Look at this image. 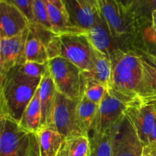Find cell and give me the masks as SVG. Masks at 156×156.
Segmentation results:
<instances>
[{
	"mask_svg": "<svg viewBox=\"0 0 156 156\" xmlns=\"http://www.w3.org/2000/svg\"><path fill=\"white\" fill-rule=\"evenodd\" d=\"M112 66L109 89L130 102L140 105L138 93L143 79V62L140 53L132 48H116L110 56Z\"/></svg>",
	"mask_w": 156,
	"mask_h": 156,
	"instance_id": "cell-1",
	"label": "cell"
},
{
	"mask_svg": "<svg viewBox=\"0 0 156 156\" xmlns=\"http://www.w3.org/2000/svg\"><path fill=\"white\" fill-rule=\"evenodd\" d=\"M41 79L25 76L19 66L0 79V117L19 123L24 110L33 98Z\"/></svg>",
	"mask_w": 156,
	"mask_h": 156,
	"instance_id": "cell-2",
	"label": "cell"
},
{
	"mask_svg": "<svg viewBox=\"0 0 156 156\" xmlns=\"http://www.w3.org/2000/svg\"><path fill=\"white\" fill-rule=\"evenodd\" d=\"M95 2L113 39L120 42V48H131L139 29L129 9L117 0H95Z\"/></svg>",
	"mask_w": 156,
	"mask_h": 156,
	"instance_id": "cell-3",
	"label": "cell"
},
{
	"mask_svg": "<svg viewBox=\"0 0 156 156\" xmlns=\"http://www.w3.org/2000/svg\"><path fill=\"white\" fill-rule=\"evenodd\" d=\"M49 59L62 57L86 71L91 58V46L83 34H53L47 45Z\"/></svg>",
	"mask_w": 156,
	"mask_h": 156,
	"instance_id": "cell-4",
	"label": "cell"
},
{
	"mask_svg": "<svg viewBox=\"0 0 156 156\" xmlns=\"http://www.w3.org/2000/svg\"><path fill=\"white\" fill-rule=\"evenodd\" d=\"M0 156H30L36 133L21 127L9 117H0Z\"/></svg>",
	"mask_w": 156,
	"mask_h": 156,
	"instance_id": "cell-5",
	"label": "cell"
},
{
	"mask_svg": "<svg viewBox=\"0 0 156 156\" xmlns=\"http://www.w3.org/2000/svg\"><path fill=\"white\" fill-rule=\"evenodd\" d=\"M48 66L56 91L70 98L79 99L82 76L80 69L62 57L50 59Z\"/></svg>",
	"mask_w": 156,
	"mask_h": 156,
	"instance_id": "cell-6",
	"label": "cell"
},
{
	"mask_svg": "<svg viewBox=\"0 0 156 156\" xmlns=\"http://www.w3.org/2000/svg\"><path fill=\"white\" fill-rule=\"evenodd\" d=\"M133 106V105L126 99L108 90L103 100L98 105L91 132L103 134L110 131L125 115L128 108Z\"/></svg>",
	"mask_w": 156,
	"mask_h": 156,
	"instance_id": "cell-7",
	"label": "cell"
},
{
	"mask_svg": "<svg viewBox=\"0 0 156 156\" xmlns=\"http://www.w3.org/2000/svg\"><path fill=\"white\" fill-rule=\"evenodd\" d=\"M113 156H143L145 145L125 114L110 130Z\"/></svg>",
	"mask_w": 156,
	"mask_h": 156,
	"instance_id": "cell-8",
	"label": "cell"
},
{
	"mask_svg": "<svg viewBox=\"0 0 156 156\" xmlns=\"http://www.w3.org/2000/svg\"><path fill=\"white\" fill-rule=\"evenodd\" d=\"M79 99L70 98L56 92L52 114L51 126L65 138L81 135L76 125V111Z\"/></svg>",
	"mask_w": 156,
	"mask_h": 156,
	"instance_id": "cell-9",
	"label": "cell"
},
{
	"mask_svg": "<svg viewBox=\"0 0 156 156\" xmlns=\"http://www.w3.org/2000/svg\"><path fill=\"white\" fill-rule=\"evenodd\" d=\"M29 30L10 38H0V79L25 62L24 49Z\"/></svg>",
	"mask_w": 156,
	"mask_h": 156,
	"instance_id": "cell-10",
	"label": "cell"
},
{
	"mask_svg": "<svg viewBox=\"0 0 156 156\" xmlns=\"http://www.w3.org/2000/svg\"><path fill=\"white\" fill-rule=\"evenodd\" d=\"M27 17L16 6L0 0V38L21 34L30 27Z\"/></svg>",
	"mask_w": 156,
	"mask_h": 156,
	"instance_id": "cell-11",
	"label": "cell"
},
{
	"mask_svg": "<svg viewBox=\"0 0 156 156\" xmlns=\"http://www.w3.org/2000/svg\"><path fill=\"white\" fill-rule=\"evenodd\" d=\"M53 34L41 26L35 24H30L24 49L25 62L39 63L49 62L50 59L47 45Z\"/></svg>",
	"mask_w": 156,
	"mask_h": 156,
	"instance_id": "cell-12",
	"label": "cell"
},
{
	"mask_svg": "<svg viewBox=\"0 0 156 156\" xmlns=\"http://www.w3.org/2000/svg\"><path fill=\"white\" fill-rule=\"evenodd\" d=\"M125 114L145 146L149 144V136L156 115L155 105H139L128 108Z\"/></svg>",
	"mask_w": 156,
	"mask_h": 156,
	"instance_id": "cell-13",
	"label": "cell"
},
{
	"mask_svg": "<svg viewBox=\"0 0 156 156\" xmlns=\"http://www.w3.org/2000/svg\"><path fill=\"white\" fill-rule=\"evenodd\" d=\"M72 25L82 30L90 28L101 18L96 4H87L80 0H62Z\"/></svg>",
	"mask_w": 156,
	"mask_h": 156,
	"instance_id": "cell-14",
	"label": "cell"
},
{
	"mask_svg": "<svg viewBox=\"0 0 156 156\" xmlns=\"http://www.w3.org/2000/svg\"><path fill=\"white\" fill-rule=\"evenodd\" d=\"M141 56L143 79L138 93L140 105L156 97V56L144 50L134 47Z\"/></svg>",
	"mask_w": 156,
	"mask_h": 156,
	"instance_id": "cell-15",
	"label": "cell"
},
{
	"mask_svg": "<svg viewBox=\"0 0 156 156\" xmlns=\"http://www.w3.org/2000/svg\"><path fill=\"white\" fill-rule=\"evenodd\" d=\"M111 71V59L91 47L89 66L86 71L82 72V79L97 81L109 89Z\"/></svg>",
	"mask_w": 156,
	"mask_h": 156,
	"instance_id": "cell-16",
	"label": "cell"
},
{
	"mask_svg": "<svg viewBox=\"0 0 156 156\" xmlns=\"http://www.w3.org/2000/svg\"><path fill=\"white\" fill-rule=\"evenodd\" d=\"M82 34L86 37L91 47L110 58L111 52L116 48V41L111 37L109 29L102 18L90 28L84 30Z\"/></svg>",
	"mask_w": 156,
	"mask_h": 156,
	"instance_id": "cell-17",
	"label": "cell"
},
{
	"mask_svg": "<svg viewBox=\"0 0 156 156\" xmlns=\"http://www.w3.org/2000/svg\"><path fill=\"white\" fill-rule=\"evenodd\" d=\"M38 90L41 106V127L51 126L52 114L57 91L49 69L41 79Z\"/></svg>",
	"mask_w": 156,
	"mask_h": 156,
	"instance_id": "cell-18",
	"label": "cell"
},
{
	"mask_svg": "<svg viewBox=\"0 0 156 156\" xmlns=\"http://www.w3.org/2000/svg\"><path fill=\"white\" fill-rule=\"evenodd\" d=\"M98 105L90 101L83 96L79 99L76 111V125L81 135L88 136L92 130Z\"/></svg>",
	"mask_w": 156,
	"mask_h": 156,
	"instance_id": "cell-19",
	"label": "cell"
},
{
	"mask_svg": "<svg viewBox=\"0 0 156 156\" xmlns=\"http://www.w3.org/2000/svg\"><path fill=\"white\" fill-rule=\"evenodd\" d=\"M36 134L41 156H56L65 137L51 126L41 127Z\"/></svg>",
	"mask_w": 156,
	"mask_h": 156,
	"instance_id": "cell-20",
	"label": "cell"
},
{
	"mask_svg": "<svg viewBox=\"0 0 156 156\" xmlns=\"http://www.w3.org/2000/svg\"><path fill=\"white\" fill-rule=\"evenodd\" d=\"M18 123L21 128L34 133H36L41 127V106L38 88L33 98L24 110Z\"/></svg>",
	"mask_w": 156,
	"mask_h": 156,
	"instance_id": "cell-21",
	"label": "cell"
},
{
	"mask_svg": "<svg viewBox=\"0 0 156 156\" xmlns=\"http://www.w3.org/2000/svg\"><path fill=\"white\" fill-rule=\"evenodd\" d=\"M89 138L73 135L64 139L56 156H88Z\"/></svg>",
	"mask_w": 156,
	"mask_h": 156,
	"instance_id": "cell-22",
	"label": "cell"
},
{
	"mask_svg": "<svg viewBox=\"0 0 156 156\" xmlns=\"http://www.w3.org/2000/svg\"><path fill=\"white\" fill-rule=\"evenodd\" d=\"M156 10V0H134L129 11L135 18L139 30L152 24V15Z\"/></svg>",
	"mask_w": 156,
	"mask_h": 156,
	"instance_id": "cell-23",
	"label": "cell"
},
{
	"mask_svg": "<svg viewBox=\"0 0 156 156\" xmlns=\"http://www.w3.org/2000/svg\"><path fill=\"white\" fill-rule=\"evenodd\" d=\"M88 138V156H113L112 140L110 131L103 134L91 132Z\"/></svg>",
	"mask_w": 156,
	"mask_h": 156,
	"instance_id": "cell-24",
	"label": "cell"
},
{
	"mask_svg": "<svg viewBox=\"0 0 156 156\" xmlns=\"http://www.w3.org/2000/svg\"><path fill=\"white\" fill-rule=\"evenodd\" d=\"M108 88L103 84L94 80H85L81 76V96H83L90 101L99 105Z\"/></svg>",
	"mask_w": 156,
	"mask_h": 156,
	"instance_id": "cell-25",
	"label": "cell"
},
{
	"mask_svg": "<svg viewBox=\"0 0 156 156\" xmlns=\"http://www.w3.org/2000/svg\"><path fill=\"white\" fill-rule=\"evenodd\" d=\"M34 23L52 32V26L49 18L46 0H34ZM53 33V32H52Z\"/></svg>",
	"mask_w": 156,
	"mask_h": 156,
	"instance_id": "cell-26",
	"label": "cell"
},
{
	"mask_svg": "<svg viewBox=\"0 0 156 156\" xmlns=\"http://www.w3.org/2000/svg\"><path fill=\"white\" fill-rule=\"evenodd\" d=\"M48 69V62L39 63L35 62H25L19 66V70L21 73L29 77L37 79H42Z\"/></svg>",
	"mask_w": 156,
	"mask_h": 156,
	"instance_id": "cell-27",
	"label": "cell"
},
{
	"mask_svg": "<svg viewBox=\"0 0 156 156\" xmlns=\"http://www.w3.org/2000/svg\"><path fill=\"white\" fill-rule=\"evenodd\" d=\"M7 2L12 4L19 9L30 21V24L34 23V0H4Z\"/></svg>",
	"mask_w": 156,
	"mask_h": 156,
	"instance_id": "cell-28",
	"label": "cell"
},
{
	"mask_svg": "<svg viewBox=\"0 0 156 156\" xmlns=\"http://www.w3.org/2000/svg\"><path fill=\"white\" fill-rule=\"evenodd\" d=\"M149 144H156V115L153 128L149 136Z\"/></svg>",
	"mask_w": 156,
	"mask_h": 156,
	"instance_id": "cell-29",
	"label": "cell"
},
{
	"mask_svg": "<svg viewBox=\"0 0 156 156\" xmlns=\"http://www.w3.org/2000/svg\"><path fill=\"white\" fill-rule=\"evenodd\" d=\"M30 156H41L40 155V149H39V144H38V140L37 136L36 140L34 144L33 149H32L31 153H30Z\"/></svg>",
	"mask_w": 156,
	"mask_h": 156,
	"instance_id": "cell-30",
	"label": "cell"
},
{
	"mask_svg": "<svg viewBox=\"0 0 156 156\" xmlns=\"http://www.w3.org/2000/svg\"><path fill=\"white\" fill-rule=\"evenodd\" d=\"M47 1H48L49 2H50L51 4L56 5V7H58L59 9H62V10H66L62 0H47Z\"/></svg>",
	"mask_w": 156,
	"mask_h": 156,
	"instance_id": "cell-31",
	"label": "cell"
},
{
	"mask_svg": "<svg viewBox=\"0 0 156 156\" xmlns=\"http://www.w3.org/2000/svg\"><path fill=\"white\" fill-rule=\"evenodd\" d=\"M117 1L119 2H120L122 5L124 6L125 8L129 9L134 0H117Z\"/></svg>",
	"mask_w": 156,
	"mask_h": 156,
	"instance_id": "cell-32",
	"label": "cell"
},
{
	"mask_svg": "<svg viewBox=\"0 0 156 156\" xmlns=\"http://www.w3.org/2000/svg\"><path fill=\"white\" fill-rule=\"evenodd\" d=\"M152 27L156 31V10L154 11L152 15Z\"/></svg>",
	"mask_w": 156,
	"mask_h": 156,
	"instance_id": "cell-33",
	"label": "cell"
},
{
	"mask_svg": "<svg viewBox=\"0 0 156 156\" xmlns=\"http://www.w3.org/2000/svg\"><path fill=\"white\" fill-rule=\"evenodd\" d=\"M156 105V97L155 98H153L150 99V100L147 101H146L145 103H143V105Z\"/></svg>",
	"mask_w": 156,
	"mask_h": 156,
	"instance_id": "cell-34",
	"label": "cell"
},
{
	"mask_svg": "<svg viewBox=\"0 0 156 156\" xmlns=\"http://www.w3.org/2000/svg\"><path fill=\"white\" fill-rule=\"evenodd\" d=\"M80 1L87 4H96L95 0H80Z\"/></svg>",
	"mask_w": 156,
	"mask_h": 156,
	"instance_id": "cell-35",
	"label": "cell"
},
{
	"mask_svg": "<svg viewBox=\"0 0 156 156\" xmlns=\"http://www.w3.org/2000/svg\"><path fill=\"white\" fill-rule=\"evenodd\" d=\"M155 106H156V105H155Z\"/></svg>",
	"mask_w": 156,
	"mask_h": 156,
	"instance_id": "cell-36",
	"label": "cell"
}]
</instances>
